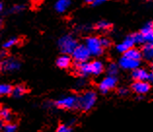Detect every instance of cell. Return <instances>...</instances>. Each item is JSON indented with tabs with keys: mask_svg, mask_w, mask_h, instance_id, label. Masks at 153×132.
<instances>
[{
	"mask_svg": "<svg viewBox=\"0 0 153 132\" xmlns=\"http://www.w3.org/2000/svg\"><path fill=\"white\" fill-rule=\"evenodd\" d=\"M78 46L76 39H74L72 36L70 35H65L59 40V50L65 54H69L74 52V50L76 49Z\"/></svg>",
	"mask_w": 153,
	"mask_h": 132,
	"instance_id": "1",
	"label": "cell"
},
{
	"mask_svg": "<svg viewBox=\"0 0 153 132\" xmlns=\"http://www.w3.org/2000/svg\"><path fill=\"white\" fill-rule=\"evenodd\" d=\"M79 100V108L84 110V111H89L91 110L96 104L97 101V94L94 91H87L83 95L78 98Z\"/></svg>",
	"mask_w": 153,
	"mask_h": 132,
	"instance_id": "2",
	"label": "cell"
},
{
	"mask_svg": "<svg viewBox=\"0 0 153 132\" xmlns=\"http://www.w3.org/2000/svg\"><path fill=\"white\" fill-rule=\"evenodd\" d=\"M55 104L59 108L71 110L79 107V100L74 95H69V96H65L59 99V100L55 102Z\"/></svg>",
	"mask_w": 153,
	"mask_h": 132,
	"instance_id": "3",
	"label": "cell"
},
{
	"mask_svg": "<svg viewBox=\"0 0 153 132\" xmlns=\"http://www.w3.org/2000/svg\"><path fill=\"white\" fill-rule=\"evenodd\" d=\"M86 46L90 51L91 56H100L103 53V47L100 43V39L97 37H89L86 40Z\"/></svg>",
	"mask_w": 153,
	"mask_h": 132,
	"instance_id": "4",
	"label": "cell"
},
{
	"mask_svg": "<svg viewBox=\"0 0 153 132\" xmlns=\"http://www.w3.org/2000/svg\"><path fill=\"white\" fill-rule=\"evenodd\" d=\"M71 54H72L73 59L75 60L77 63H80V62H87L91 56L90 51L88 50V48L86 45H78Z\"/></svg>",
	"mask_w": 153,
	"mask_h": 132,
	"instance_id": "5",
	"label": "cell"
},
{
	"mask_svg": "<svg viewBox=\"0 0 153 132\" xmlns=\"http://www.w3.org/2000/svg\"><path fill=\"white\" fill-rule=\"evenodd\" d=\"M117 85V79L114 76H107L106 78H104L102 80V82L100 83L99 89L102 91V93H106L107 91H109L110 89H114Z\"/></svg>",
	"mask_w": 153,
	"mask_h": 132,
	"instance_id": "6",
	"label": "cell"
},
{
	"mask_svg": "<svg viewBox=\"0 0 153 132\" xmlns=\"http://www.w3.org/2000/svg\"><path fill=\"white\" fill-rule=\"evenodd\" d=\"M119 65L120 67L125 69V70H136L137 68H139L140 66V60L132 59L127 56H123L119 60Z\"/></svg>",
	"mask_w": 153,
	"mask_h": 132,
	"instance_id": "7",
	"label": "cell"
},
{
	"mask_svg": "<svg viewBox=\"0 0 153 132\" xmlns=\"http://www.w3.org/2000/svg\"><path fill=\"white\" fill-rule=\"evenodd\" d=\"M20 67H21L20 61L15 59V58H8V59H5L1 63V68L4 71H8V72L17 71L20 69Z\"/></svg>",
	"mask_w": 153,
	"mask_h": 132,
	"instance_id": "8",
	"label": "cell"
},
{
	"mask_svg": "<svg viewBox=\"0 0 153 132\" xmlns=\"http://www.w3.org/2000/svg\"><path fill=\"white\" fill-rule=\"evenodd\" d=\"M132 89L136 93L139 94H145L150 89V86L146 81H136L132 85Z\"/></svg>",
	"mask_w": 153,
	"mask_h": 132,
	"instance_id": "9",
	"label": "cell"
},
{
	"mask_svg": "<svg viewBox=\"0 0 153 132\" xmlns=\"http://www.w3.org/2000/svg\"><path fill=\"white\" fill-rule=\"evenodd\" d=\"M135 44H136V41H135V39H134L133 37V35H131V36H128L124 41H123L121 44H119V45H117L116 47V49L119 53H126L127 51L130 50V49H132V48H134V46H135Z\"/></svg>",
	"mask_w": 153,
	"mask_h": 132,
	"instance_id": "10",
	"label": "cell"
},
{
	"mask_svg": "<svg viewBox=\"0 0 153 132\" xmlns=\"http://www.w3.org/2000/svg\"><path fill=\"white\" fill-rule=\"evenodd\" d=\"M140 33L143 36L144 43L153 44V23H148L141 28Z\"/></svg>",
	"mask_w": 153,
	"mask_h": 132,
	"instance_id": "11",
	"label": "cell"
},
{
	"mask_svg": "<svg viewBox=\"0 0 153 132\" xmlns=\"http://www.w3.org/2000/svg\"><path fill=\"white\" fill-rule=\"evenodd\" d=\"M133 79L135 81H146L149 79L150 74H148V72L145 69L137 68L136 70L133 71Z\"/></svg>",
	"mask_w": 153,
	"mask_h": 132,
	"instance_id": "12",
	"label": "cell"
},
{
	"mask_svg": "<svg viewBox=\"0 0 153 132\" xmlns=\"http://www.w3.org/2000/svg\"><path fill=\"white\" fill-rule=\"evenodd\" d=\"M76 72L81 76H87L91 74V66L88 62H80L76 64Z\"/></svg>",
	"mask_w": 153,
	"mask_h": 132,
	"instance_id": "13",
	"label": "cell"
},
{
	"mask_svg": "<svg viewBox=\"0 0 153 132\" xmlns=\"http://www.w3.org/2000/svg\"><path fill=\"white\" fill-rule=\"evenodd\" d=\"M90 66H91V74L93 75L98 76L100 74H102L103 71V64L100 60H95L91 62Z\"/></svg>",
	"mask_w": 153,
	"mask_h": 132,
	"instance_id": "14",
	"label": "cell"
},
{
	"mask_svg": "<svg viewBox=\"0 0 153 132\" xmlns=\"http://www.w3.org/2000/svg\"><path fill=\"white\" fill-rule=\"evenodd\" d=\"M143 56L147 60L153 59V44L146 43L143 47Z\"/></svg>",
	"mask_w": 153,
	"mask_h": 132,
	"instance_id": "15",
	"label": "cell"
},
{
	"mask_svg": "<svg viewBox=\"0 0 153 132\" xmlns=\"http://www.w3.org/2000/svg\"><path fill=\"white\" fill-rule=\"evenodd\" d=\"M71 64V58H70L68 54H63V56H59L57 59V65L59 68L65 69L70 66Z\"/></svg>",
	"mask_w": 153,
	"mask_h": 132,
	"instance_id": "16",
	"label": "cell"
},
{
	"mask_svg": "<svg viewBox=\"0 0 153 132\" xmlns=\"http://www.w3.org/2000/svg\"><path fill=\"white\" fill-rule=\"evenodd\" d=\"M70 3H71V0H58L55 5V8L57 10V12L63 13L68 9Z\"/></svg>",
	"mask_w": 153,
	"mask_h": 132,
	"instance_id": "17",
	"label": "cell"
},
{
	"mask_svg": "<svg viewBox=\"0 0 153 132\" xmlns=\"http://www.w3.org/2000/svg\"><path fill=\"white\" fill-rule=\"evenodd\" d=\"M141 56H143V54L137 49H135V48H132V49H130L127 51L126 53H124V56H127V57L132 58V59H136V60H140L141 58Z\"/></svg>",
	"mask_w": 153,
	"mask_h": 132,
	"instance_id": "18",
	"label": "cell"
},
{
	"mask_svg": "<svg viewBox=\"0 0 153 132\" xmlns=\"http://www.w3.org/2000/svg\"><path fill=\"white\" fill-rule=\"evenodd\" d=\"M13 87L8 84H1L0 86V94L1 95H9L13 93Z\"/></svg>",
	"mask_w": 153,
	"mask_h": 132,
	"instance_id": "19",
	"label": "cell"
},
{
	"mask_svg": "<svg viewBox=\"0 0 153 132\" xmlns=\"http://www.w3.org/2000/svg\"><path fill=\"white\" fill-rule=\"evenodd\" d=\"M27 92V89L23 86H17L16 87H14L13 89V95L15 97H21Z\"/></svg>",
	"mask_w": 153,
	"mask_h": 132,
	"instance_id": "20",
	"label": "cell"
},
{
	"mask_svg": "<svg viewBox=\"0 0 153 132\" xmlns=\"http://www.w3.org/2000/svg\"><path fill=\"white\" fill-rule=\"evenodd\" d=\"M0 116L3 120H6V122H10L12 120V114H11L10 110L7 108H3L1 109V112H0Z\"/></svg>",
	"mask_w": 153,
	"mask_h": 132,
	"instance_id": "21",
	"label": "cell"
},
{
	"mask_svg": "<svg viewBox=\"0 0 153 132\" xmlns=\"http://www.w3.org/2000/svg\"><path fill=\"white\" fill-rule=\"evenodd\" d=\"M107 72L110 76H115L118 72V66L115 63H110L107 67Z\"/></svg>",
	"mask_w": 153,
	"mask_h": 132,
	"instance_id": "22",
	"label": "cell"
},
{
	"mask_svg": "<svg viewBox=\"0 0 153 132\" xmlns=\"http://www.w3.org/2000/svg\"><path fill=\"white\" fill-rule=\"evenodd\" d=\"M17 43H18L17 38H11L9 40H7V41L3 44V48H4V49H9V48H12L13 46L16 45Z\"/></svg>",
	"mask_w": 153,
	"mask_h": 132,
	"instance_id": "23",
	"label": "cell"
},
{
	"mask_svg": "<svg viewBox=\"0 0 153 132\" xmlns=\"http://www.w3.org/2000/svg\"><path fill=\"white\" fill-rule=\"evenodd\" d=\"M17 127L13 123H7L3 126V132H15Z\"/></svg>",
	"mask_w": 153,
	"mask_h": 132,
	"instance_id": "24",
	"label": "cell"
},
{
	"mask_svg": "<svg viewBox=\"0 0 153 132\" xmlns=\"http://www.w3.org/2000/svg\"><path fill=\"white\" fill-rule=\"evenodd\" d=\"M110 27V24L107 23V21H100V23L97 24V28L100 29V30H106Z\"/></svg>",
	"mask_w": 153,
	"mask_h": 132,
	"instance_id": "25",
	"label": "cell"
},
{
	"mask_svg": "<svg viewBox=\"0 0 153 132\" xmlns=\"http://www.w3.org/2000/svg\"><path fill=\"white\" fill-rule=\"evenodd\" d=\"M134 39H135L136 43H144V39H143V36L141 33H136V34L133 35Z\"/></svg>",
	"mask_w": 153,
	"mask_h": 132,
	"instance_id": "26",
	"label": "cell"
},
{
	"mask_svg": "<svg viewBox=\"0 0 153 132\" xmlns=\"http://www.w3.org/2000/svg\"><path fill=\"white\" fill-rule=\"evenodd\" d=\"M56 132H71V129L68 125H65V124H62V125H59L58 127Z\"/></svg>",
	"mask_w": 153,
	"mask_h": 132,
	"instance_id": "27",
	"label": "cell"
},
{
	"mask_svg": "<svg viewBox=\"0 0 153 132\" xmlns=\"http://www.w3.org/2000/svg\"><path fill=\"white\" fill-rule=\"evenodd\" d=\"M100 43H102V45L103 48H108L110 46V44H111L110 40L107 39V38H102V39H100Z\"/></svg>",
	"mask_w": 153,
	"mask_h": 132,
	"instance_id": "28",
	"label": "cell"
},
{
	"mask_svg": "<svg viewBox=\"0 0 153 132\" xmlns=\"http://www.w3.org/2000/svg\"><path fill=\"white\" fill-rule=\"evenodd\" d=\"M24 9V6H22V5H17V6H14L13 7V9L11 10V12L12 13H18V12H20V11H22Z\"/></svg>",
	"mask_w": 153,
	"mask_h": 132,
	"instance_id": "29",
	"label": "cell"
},
{
	"mask_svg": "<svg viewBox=\"0 0 153 132\" xmlns=\"http://www.w3.org/2000/svg\"><path fill=\"white\" fill-rule=\"evenodd\" d=\"M118 92H119V94H121V95H127L129 91H128V89H124V87H122V89H119Z\"/></svg>",
	"mask_w": 153,
	"mask_h": 132,
	"instance_id": "30",
	"label": "cell"
},
{
	"mask_svg": "<svg viewBox=\"0 0 153 132\" xmlns=\"http://www.w3.org/2000/svg\"><path fill=\"white\" fill-rule=\"evenodd\" d=\"M106 1H108V0H96L95 4H96V5H99V4H102L103 2H106Z\"/></svg>",
	"mask_w": 153,
	"mask_h": 132,
	"instance_id": "31",
	"label": "cell"
},
{
	"mask_svg": "<svg viewBox=\"0 0 153 132\" xmlns=\"http://www.w3.org/2000/svg\"><path fill=\"white\" fill-rule=\"evenodd\" d=\"M149 80H150L151 82L153 83V70H152V72L150 73V77H149Z\"/></svg>",
	"mask_w": 153,
	"mask_h": 132,
	"instance_id": "32",
	"label": "cell"
},
{
	"mask_svg": "<svg viewBox=\"0 0 153 132\" xmlns=\"http://www.w3.org/2000/svg\"><path fill=\"white\" fill-rule=\"evenodd\" d=\"M85 1L87 2V3H94V4H95L96 0H85Z\"/></svg>",
	"mask_w": 153,
	"mask_h": 132,
	"instance_id": "33",
	"label": "cell"
},
{
	"mask_svg": "<svg viewBox=\"0 0 153 132\" xmlns=\"http://www.w3.org/2000/svg\"><path fill=\"white\" fill-rule=\"evenodd\" d=\"M6 56V53L5 52H1V57H5Z\"/></svg>",
	"mask_w": 153,
	"mask_h": 132,
	"instance_id": "34",
	"label": "cell"
},
{
	"mask_svg": "<svg viewBox=\"0 0 153 132\" xmlns=\"http://www.w3.org/2000/svg\"><path fill=\"white\" fill-rule=\"evenodd\" d=\"M0 9H3V4H2V3H1V4H0Z\"/></svg>",
	"mask_w": 153,
	"mask_h": 132,
	"instance_id": "35",
	"label": "cell"
}]
</instances>
